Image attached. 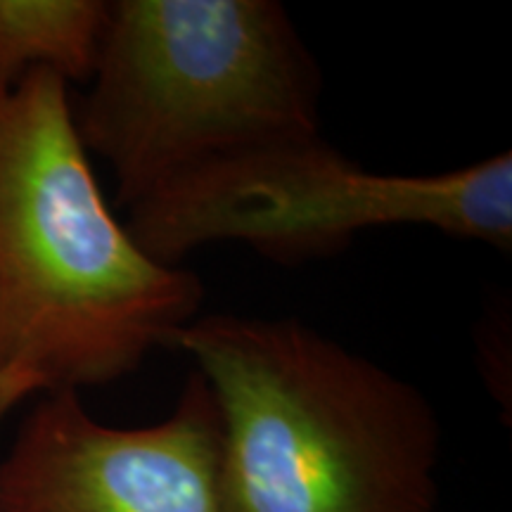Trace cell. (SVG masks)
I'll return each instance as SVG.
<instances>
[{
    "label": "cell",
    "instance_id": "6da1fadb",
    "mask_svg": "<svg viewBox=\"0 0 512 512\" xmlns=\"http://www.w3.org/2000/svg\"><path fill=\"white\" fill-rule=\"evenodd\" d=\"M74 112L46 69L0 91V373L46 394L136 373L204 302L200 275L150 259L114 216Z\"/></svg>",
    "mask_w": 512,
    "mask_h": 512
},
{
    "label": "cell",
    "instance_id": "7a4b0ae2",
    "mask_svg": "<svg viewBox=\"0 0 512 512\" xmlns=\"http://www.w3.org/2000/svg\"><path fill=\"white\" fill-rule=\"evenodd\" d=\"M228 512H434L441 427L411 382L299 318L197 316Z\"/></svg>",
    "mask_w": 512,
    "mask_h": 512
},
{
    "label": "cell",
    "instance_id": "3957f363",
    "mask_svg": "<svg viewBox=\"0 0 512 512\" xmlns=\"http://www.w3.org/2000/svg\"><path fill=\"white\" fill-rule=\"evenodd\" d=\"M320 88L275 0H114L76 131L131 209L216 159L316 136Z\"/></svg>",
    "mask_w": 512,
    "mask_h": 512
},
{
    "label": "cell",
    "instance_id": "277c9868",
    "mask_svg": "<svg viewBox=\"0 0 512 512\" xmlns=\"http://www.w3.org/2000/svg\"><path fill=\"white\" fill-rule=\"evenodd\" d=\"M126 211L136 245L166 266L216 242H242L294 266L396 226L432 228L510 254L512 155L505 150L444 174H377L316 133L216 159Z\"/></svg>",
    "mask_w": 512,
    "mask_h": 512
},
{
    "label": "cell",
    "instance_id": "5b68a950",
    "mask_svg": "<svg viewBox=\"0 0 512 512\" xmlns=\"http://www.w3.org/2000/svg\"><path fill=\"white\" fill-rule=\"evenodd\" d=\"M0 512H228L204 377L195 370L174 413L147 427L105 425L79 392H48L0 460Z\"/></svg>",
    "mask_w": 512,
    "mask_h": 512
},
{
    "label": "cell",
    "instance_id": "8992f818",
    "mask_svg": "<svg viewBox=\"0 0 512 512\" xmlns=\"http://www.w3.org/2000/svg\"><path fill=\"white\" fill-rule=\"evenodd\" d=\"M107 17L105 0H0V91L38 69L91 81Z\"/></svg>",
    "mask_w": 512,
    "mask_h": 512
},
{
    "label": "cell",
    "instance_id": "52a82bcc",
    "mask_svg": "<svg viewBox=\"0 0 512 512\" xmlns=\"http://www.w3.org/2000/svg\"><path fill=\"white\" fill-rule=\"evenodd\" d=\"M38 392H43L41 384L31 380V377L17 373H0V422L5 420V415H8L17 403H22L27 396Z\"/></svg>",
    "mask_w": 512,
    "mask_h": 512
}]
</instances>
